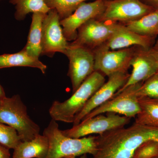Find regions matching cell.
I'll use <instances>...</instances> for the list:
<instances>
[{
    "label": "cell",
    "mask_w": 158,
    "mask_h": 158,
    "mask_svg": "<svg viewBox=\"0 0 158 158\" xmlns=\"http://www.w3.org/2000/svg\"><path fill=\"white\" fill-rule=\"evenodd\" d=\"M131 118L113 113H108L106 116L100 114L84 119L71 128L62 132L66 137L75 138H83L92 134L100 135L111 130L124 127L128 124Z\"/></svg>",
    "instance_id": "6"
},
{
    "label": "cell",
    "mask_w": 158,
    "mask_h": 158,
    "mask_svg": "<svg viewBox=\"0 0 158 158\" xmlns=\"http://www.w3.org/2000/svg\"><path fill=\"white\" fill-rule=\"evenodd\" d=\"M149 141L158 142V127L135 122L97 136V151L92 158H133L136 150Z\"/></svg>",
    "instance_id": "1"
},
{
    "label": "cell",
    "mask_w": 158,
    "mask_h": 158,
    "mask_svg": "<svg viewBox=\"0 0 158 158\" xmlns=\"http://www.w3.org/2000/svg\"><path fill=\"white\" fill-rule=\"evenodd\" d=\"M43 135L49 142L48 153L46 158H75L88 154L93 156L97 151V137H66L59 129L56 121L53 119L44 130Z\"/></svg>",
    "instance_id": "2"
},
{
    "label": "cell",
    "mask_w": 158,
    "mask_h": 158,
    "mask_svg": "<svg viewBox=\"0 0 158 158\" xmlns=\"http://www.w3.org/2000/svg\"><path fill=\"white\" fill-rule=\"evenodd\" d=\"M156 158H158V157H157Z\"/></svg>",
    "instance_id": "32"
},
{
    "label": "cell",
    "mask_w": 158,
    "mask_h": 158,
    "mask_svg": "<svg viewBox=\"0 0 158 158\" xmlns=\"http://www.w3.org/2000/svg\"><path fill=\"white\" fill-rule=\"evenodd\" d=\"M0 122L15 129L22 141H30L40 134L39 125L29 117L27 106L18 94L4 100L0 106Z\"/></svg>",
    "instance_id": "4"
},
{
    "label": "cell",
    "mask_w": 158,
    "mask_h": 158,
    "mask_svg": "<svg viewBox=\"0 0 158 158\" xmlns=\"http://www.w3.org/2000/svg\"><path fill=\"white\" fill-rule=\"evenodd\" d=\"M46 14L40 12L33 13L27 41L22 49L35 59H39L41 54L42 23Z\"/></svg>",
    "instance_id": "17"
},
{
    "label": "cell",
    "mask_w": 158,
    "mask_h": 158,
    "mask_svg": "<svg viewBox=\"0 0 158 158\" xmlns=\"http://www.w3.org/2000/svg\"><path fill=\"white\" fill-rule=\"evenodd\" d=\"M65 55L69 60L68 75L73 93L95 71L94 53L89 49L69 43Z\"/></svg>",
    "instance_id": "10"
},
{
    "label": "cell",
    "mask_w": 158,
    "mask_h": 158,
    "mask_svg": "<svg viewBox=\"0 0 158 158\" xmlns=\"http://www.w3.org/2000/svg\"><path fill=\"white\" fill-rule=\"evenodd\" d=\"M136 46L111 50L105 45L93 51L94 70L109 77L118 73H127Z\"/></svg>",
    "instance_id": "8"
},
{
    "label": "cell",
    "mask_w": 158,
    "mask_h": 158,
    "mask_svg": "<svg viewBox=\"0 0 158 158\" xmlns=\"http://www.w3.org/2000/svg\"><path fill=\"white\" fill-rule=\"evenodd\" d=\"M142 2L152 7L155 10H158V0H141Z\"/></svg>",
    "instance_id": "28"
},
{
    "label": "cell",
    "mask_w": 158,
    "mask_h": 158,
    "mask_svg": "<svg viewBox=\"0 0 158 158\" xmlns=\"http://www.w3.org/2000/svg\"><path fill=\"white\" fill-rule=\"evenodd\" d=\"M49 149L48 138L37 135L32 140L21 141L14 149L13 158H46Z\"/></svg>",
    "instance_id": "16"
},
{
    "label": "cell",
    "mask_w": 158,
    "mask_h": 158,
    "mask_svg": "<svg viewBox=\"0 0 158 158\" xmlns=\"http://www.w3.org/2000/svg\"><path fill=\"white\" fill-rule=\"evenodd\" d=\"M148 51L151 56L155 61L157 66L158 73V40L156 41L153 45L148 50Z\"/></svg>",
    "instance_id": "26"
},
{
    "label": "cell",
    "mask_w": 158,
    "mask_h": 158,
    "mask_svg": "<svg viewBox=\"0 0 158 158\" xmlns=\"http://www.w3.org/2000/svg\"><path fill=\"white\" fill-rule=\"evenodd\" d=\"M21 66L38 69L43 74L47 68L39 59L30 56L22 50L16 53L0 55V69Z\"/></svg>",
    "instance_id": "18"
},
{
    "label": "cell",
    "mask_w": 158,
    "mask_h": 158,
    "mask_svg": "<svg viewBox=\"0 0 158 158\" xmlns=\"http://www.w3.org/2000/svg\"><path fill=\"white\" fill-rule=\"evenodd\" d=\"M141 111L136 116V123L158 127V98H139Z\"/></svg>",
    "instance_id": "20"
},
{
    "label": "cell",
    "mask_w": 158,
    "mask_h": 158,
    "mask_svg": "<svg viewBox=\"0 0 158 158\" xmlns=\"http://www.w3.org/2000/svg\"><path fill=\"white\" fill-rule=\"evenodd\" d=\"M78 158H88V157H87V155H84L81 156L80 157Z\"/></svg>",
    "instance_id": "30"
},
{
    "label": "cell",
    "mask_w": 158,
    "mask_h": 158,
    "mask_svg": "<svg viewBox=\"0 0 158 158\" xmlns=\"http://www.w3.org/2000/svg\"><path fill=\"white\" fill-rule=\"evenodd\" d=\"M7 97L6 96L5 90L3 89V87L0 85V106L2 104L5 99Z\"/></svg>",
    "instance_id": "29"
},
{
    "label": "cell",
    "mask_w": 158,
    "mask_h": 158,
    "mask_svg": "<svg viewBox=\"0 0 158 158\" xmlns=\"http://www.w3.org/2000/svg\"><path fill=\"white\" fill-rule=\"evenodd\" d=\"M155 38L137 34L119 23L115 33L105 45L111 50L122 49L134 46L148 50L156 42Z\"/></svg>",
    "instance_id": "15"
},
{
    "label": "cell",
    "mask_w": 158,
    "mask_h": 158,
    "mask_svg": "<svg viewBox=\"0 0 158 158\" xmlns=\"http://www.w3.org/2000/svg\"><path fill=\"white\" fill-rule=\"evenodd\" d=\"M10 3L15 6V17L18 20H23L31 13L46 14L51 10L44 0H10Z\"/></svg>",
    "instance_id": "21"
},
{
    "label": "cell",
    "mask_w": 158,
    "mask_h": 158,
    "mask_svg": "<svg viewBox=\"0 0 158 158\" xmlns=\"http://www.w3.org/2000/svg\"><path fill=\"white\" fill-rule=\"evenodd\" d=\"M119 23L103 22L94 19L80 27L72 45L94 51L105 45L118 27Z\"/></svg>",
    "instance_id": "9"
},
{
    "label": "cell",
    "mask_w": 158,
    "mask_h": 158,
    "mask_svg": "<svg viewBox=\"0 0 158 158\" xmlns=\"http://www.w3.org/2000/svg\"><path fill=\"white\" fill-rule=\"evenodd\" d=\"M87 1L88 0H44L50 9L57 11L60 20L73 14L82 3Z\"/></svg>",
    "instance_id": "22"
},
{
    "label": "cell",
    "mask_w": 158,
    "mask_h": 158,
    "mask_svg": "<svg viewBox=\"0 0 158 158\" xmlns=\"http://www.w3.org/2000/svg\"><path fill=\"white\" fill-rule=\"evenodd\" d=\"M9 149L0 144V158H11Z\"/></svg>",
    "instance_id": "27"
},
{
    "label": "cell",
    "mask_w": 158,
    "mask_h": 158,
    "mask_svg": "<svg viewBox=\"0 0 158 158\" xmlns=\"http://www.w3.org/2000/svg\"><path fill=\"white\" fill-rule=\"evenodd\" d=\"M21 141L15 129L0 122V144L9 149H14Z\"/></svg>",
    "instance_id": "23"
},
{
    "label": "cell",
    "mask_w": 158,
    "mask_h": 158,
    "mask_svg": "<svg viewBox=\"0 0 158 158\" xmlns=\"http://www.w3.org/2000/svg\"><path fill=\"white\" fill-rule=\"evenodd\" d=\"M104 0H94L82 3L73 14L60 20L63 34L67 41L76 39L80 27L90 20L96 19L104 11Z\"/></svg>",
    "instance_id": "12"
},
{
    "label": "cell",
    "mask_w": 158,
    "mask_h": 158,
    "mask_svg": "<svg viewBox=\"0 0 158 158\" xmlns=\"http://www.w3.org/2000/svg\"><path fill=\"white\" fill-rule=\"evenodd\" d=\"M148 50L141 47H135L130 63V66L132 68L131 73L125 85L116 93L131 85L143 83L157 73L156 64Z\"/></svg>",
    "instance_id": "14"
},
{
    "label": "cell",
    "mask_w": 158,
    "mask_h": 158,
    "mask_svg": "<svg viewBox=\"0 0 158 158\" xmlns=\"http://www.w3.org/2000/svg\"></svg>",
    "instance_id": "34"
},
{
    "label": "cell",
    "mask_w": 158,
    "mask_h": 158,
    "mask_svg": "<svg viewBox=\"0 0 158 158\" xmlns=\"http://www.w3.org/2000/svg\"><path fill=\"white\" fill-rule=\"evenodd\" d=\"M104 1V11L95 19L103 22L124 23L138 19L155 10L141 0Z\"/></svg>",
    "instance_id": "7"
},
{
    "label": "cell",
    "mask_w": 158,
    "mask_h": 158,
    "mask_svg": "<svg viewBox=\"0 0 158 158\" xmlns=\"http://www.w3.org/2000/svg\"><path fill=\"white\" fill-rule=\"evenodd\" d=\"M0 1H1V0H0Z\"/></svg>",
    "instance_id": "33"
},
{
    "label": "cell",
    "mask_w": 158,
    "mask_h": 158,
    "mask_svg": "<svg viewBox=\"0 0 158 158\" xmlns=\"http://www.w3.org/2000/svg\"><path fill=\"white\" fill-rule=\"evenodd\" d=\"M142 83L131 85L116 93L112 98L90 112L83 120L105 113L120 114L130 118L135 117L141 111L137 91Z\"/></svg>",
    "instance_id": "5"
},
{
    "label": "cell",
    "mask_w": 158,
    "mask_h": 158,
    "mask_svg": "<svg viewBox=\"0 0 158 158\" xmlns=\"http://www.w3.org/2000/svg\"><path fill=\"white\" fill-rule=\"evenodd\" d=\"M106 1H110V0H106Z\"/></svg>",
    "instance_id": "31"
},
{
    "label": "cell",
    "mask_w": 158,
    "mask_h": 158,
    "mask_svg": "<svg viewBox=\"0 0 158 158\" xmlns=\"http://www.w3.org/2000/svg\"><path fill=\"white\" fill-rule=\"evenodd\" d=\"M105 82L104 75L94 71L69 98L63 102H53L49 110L51 118L56 121L73 123L87 102Z\"/></svg>",
    "instance_id": "3"
},
{
    "label": "cell",
    "mask_w": 158,
    "mask_h": 158,
    "mask_svg": "<svg viewBox=\"0 0 158 158\" xmlns=\"http://www.w3.org/2000/svg\"><path fill=\"white\" fill-rule=\"evenodd\" d=\"M69 43L65 39L59 15L51 9L44 19L42 27L41 55L52 57L56 52L65 54Z\"/></svg>",
    "instance_id": "11"
},
{
    "label": "cell",
    "mask_w": 158,
    "mask_h": 158,
    "mask_svg": "<svg viewBox=\"0 0 158 158\" xmlns=\"http://www.w3.org/2000/svg\"><path fill=\"white\" fill-rule=\"evenodd\" d=\"M129 76L127 73H118L108 77V81L97 90L75 117L73 126L79 124L91 111L112 98L125 85Z\"/></svg>",
    "instance_id": "13"
},
{
    "label": "cell",
    "mask_w": 158,
    "mask_h": 158,
    "mask_svg": "<svg viewBox=\"0 0 158 158\" xmlns=\"http://www.w3.org/2000/svg\"><path fill=\"white\" fill-rule=\"evenodd\" d=\"M158 156V142L149 141L141 144L136 150L133 158H156Z\"/></svg>",
    "instance_id": "25"
},
{
    "label": "cell",
    "mask_w": 158,
    "mask_h": 158,
    "mask_svg": "<svg viewBox=\"0 0 158 158\" xmlns=\"http://www.w3.org/2000/svg\"><path fill=\"white\" fill-rule=\"evenodd\" d=\"M137 95L139 98H158V73L141 84L137 91Z\"/></svg>",
    "instance_id": "24"
},
{
    "label": "cell",
    "mask_w": 158,
    "mask_h": 158,
    "mask_svg": "<svg viewBox=\"0 0 158 158\" xmlns=\"http://www.w3.org/2000/svg\"><path fill=\"white\" fill-rule=\"evenodd\" d=\"M121 24L137 34L156 38L158 35V10H154L135 20Z\"/></svg>",
    "instance_id": "19"
}]
</instances>
